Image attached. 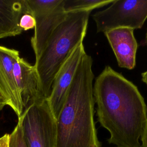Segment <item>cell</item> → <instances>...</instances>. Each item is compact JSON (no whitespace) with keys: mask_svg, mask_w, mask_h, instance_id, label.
<instances>
[{"mask_svg":"<svg viewBox=\"0 0 147 147\" xmlns=\"http://www.w3.org/2000/svg\"><path fill=\"white\" fill-rule=\"evenodd\" d=\"M93 96L98 121L110 133L109 142L117 147H141L147 106L137 87L106 65L95 80Z\"/></svg>","mask_w":147,"mask_h":147,"instance_id":"1","label":"cell"},{"mask_svg":"<svg viewBox=\"0 0 147 147\" xmlns=\"http://www.w3.org/2000/svg\"><path fill=\"white\" fill-rule=\"evenodd\" d=\"M92 63L86 52L56 119V147H100L94 119Z\"/></svg>","mask_w":147,"mask_h":147,"instance_id":"2","label":"cell"},{"mask_svg":"<svg viewBox=\"0 0 147 147\" xmlns=\"http://www.w3.org/2000/svg\"><path fill=\"white\" fill-rule=\"evenodd\" d=\"M91 10L67 13L65 20L50 36L40 56L35 61L42 97L51 94L55 78L72 52L86 36Z\"/></svg>","mask_w":147,"mask_h":147,"instance_id":"3","label":"cell"},{"mask_svg":"<svg viewBox=\"0 0 147 147\" xmlns=\"http://www.w3.org/2000/svg\"><path fill=\"white\" fill-rule=\"evenodd\" d=\"M18 119L26 147H56V118L47 99L30 104Z\"/></svg>","mask_w":147,"mask_h":147,"instance_id":"4","label":"cell"},{"mask_svg":"<svg viewBox=\"0 0 147 147\" xmlns=\"http://www.w3.org/2000/svg\"><path fill=\"white\" fill-rule=\"evenodd\" d=\"M23 13L31 14L35 20L30 41L36 61L54 30L67 16L64 0H23Z\"/></svg>","mask_w":147,"mask_h":147,"instance_id":"5","label":"cell"},{"mask_svg":"<svg viewBox=\"0 0 147 147\" xmlns=\"http://www.w3.org/2000/svg\"><path fill=\"white\" fill-rule=\"evenodd\" d=\"M110 5L92 15L98 33L119 28L141 29L147 18V1L114 0Z\"/></svg>","mask_w":147,"mask_h":147,"instance_id":"6","label":"cell"},{"mask_svg":"<svg viewBox=\"0 0 147 147\" xmlns=\"http://www.w3.org/2000/svg\"><path fill=\"white\" fill-rule=\"evenodd\" d=\"M86 53L83 42L72 52L57 72L47 99L52 111L57 119L65 102L68 90L83 55Z\"/></svg>","mask_w":147,"mask_h":147,"instance_id":"7","label":"cell"},{"mask_svg":"<svg viewBox=\"0 0 147 147\" xmlns=\"http://www.w3.org/2000/svg\"><path fill=\"white\" fill-rule=\"evenodd\" d=\"M20 57L18 51L0 45V92L19 118L24 111L22 100L14 75V64Z\"/></svg>","mask_w":147,"mask_h":147,"instance_id":"8","label":"cell"},{"mask_svg":"<svg viewBox=\"0 0 147 147\" xmlns=\"http://www.w3.org/2000/svg\"><path fill=\"white\" fill-rule=\"evenodd\" d=\"M104 34L114 53L118 66L129 70L134 69L138 47L134 30L119 28L109 30Z\"/></svg>","mask_w":147,"mask_h":147,"instance_id":"9","label":"cell"},{"mask_svg":"<svg viewBox=\"0 0 147 147\" xmlns=\"http://www.w3.org/2000/svg\"><path fill=\"white\" fill-rule=\"evenodd\" d=\"M14 75L24 110L31 103L44 99L34 65L18 57L14 64Z\"/></svg>","mask_w":147,"mask_h":147,"instance_id":"10","label":"cell"},{"mask_svg":"<svg viewBox=\"0 0 147 147\" xmlns=\"http://www.w3.org/2000/svg\"><path fill=\"white\" fill-rule=\"evenodd\" d=\"M23 13V0H0V39L22 32L19 22Z\"/></svg>","mask_w":147,"mask_h":147,"instance_id":"11","label":"cell"},{"mask_svg":"<svg viewBox=\"0 0 147 147\" xmlns=\"http://www.w3.org/2000/svg\"><path fill=\"white\" fill-rule=\"evenodd\" d=\"M114 0H64V7L67 13L91 10L111 4Z\"/></svg>","mask_w":147,"mask_h":147,"instance_id":"12","label":"cell"},{"mask_svg":"<svg viewBox=\"0 0 147 147\" xmlns=\"http://www.w3.org/2000/svg\"><path fill=\"white\" fill-rule=\"evenodd\" d=\"M9 147H26L25 142L20 119L13 131L9 134Z\"/></svg>","mask_w":147,"mask_h":147,"instance_id":"13","label":"cell"},{"mask_svg":"<svg viewBox=\"0 0 147 147\" xmlns=\"http://www.w3.org/2000/svg\"><path fill=\"white\" fill-rule=\"evenodd\" d=\"M35 25V20L31 14L26 13H24L22 14L20 19L19 26L23 31L34 28Z\"/></svg>","mask_w":147,"mask_h":147,"instance_id":"14","label":"cell"},{"mask_svg":"<svg viewBox=\"0 0 147 147\" xmlns=\"http://www.w3.org/2000/svg\"><path fill=\"white\" fill-rule=\"evenodd\" d=\"M140 138L142 142L141 147H147V118Z\"/></svg>","mask_w":147,"mask_h":147,"instance_id":"15","label":"cell"},{"mask_svg":"<svg viewBox=\"0 0 147 147\" xmlns=\"http://www.w3.org/2000/svg\"><path fill=\"white\" fill-rule=\"evenodd\" d=\"M0 147H9V134H5L0 138Z\"/></svg>","mask_w":147,"mask_h":147,"instance_id":"16","label":"cell"},{"mask_svg":"<svg viewBox=\"0 0 147 147\" xmlns=\"http://www.w3.org/2000/svg\"><path fill=\"white\" fill-rule=\"evenodd\" d=\"M141 80L147 86V71L141 73Z\"/></svg>","mask_w":147,"mask_h":147,"instance_id":"17","label":"cell"},{"mask_svg":"<svg viewBox=\"0 0 147 147\" xmlns=\"http://www.w3.org/2000/svg\"><path fill=\"white\" fill-rule=\"evenodd\" d=\"M6 105V102H1L0 103V111L3 109V107Z\"/></svg>","mask_w":147,"mask_h":147,"instance_id":"18","label":"cell"},{"mask_svg":"<svg viewBox=\"0 0 147 147\" xmlns=\"http://www.w3.org/2000/svg\"><path fill=\"white\" fill-rule=\"evenodd\" d=\"M1 102H5V100L4 99V98H3L2 95H1V94L0 92V103H1Z\"/></svg>","mask_w":147,"mask_h":147,"instance_id":"19","label":"cell"},{"mask_svg":"<svg viewBox=\"0 0 147 147\" xmlns=\"http://www.w3.org/2000/svg\"><path fill=\"white\" fill-rule=\"evenodd\" d=\"M144 44H145L146 46H147V30H146V34H145V40H144Z\"/></svg>","mask_w":147,"mask_h":147,"instance_id":"20","label":"cell"}]
</instances>
